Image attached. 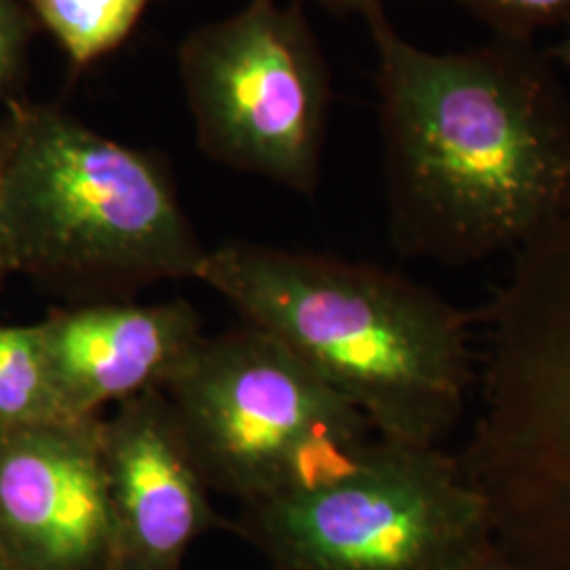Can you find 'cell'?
<instances>
[{
    "mask_svg": "<svg viewBox=\"0 0 570 570\" xmlns=\"http://www.w3.org/2000/svg\"><path fill=\"white\" fill-rule=\"evenodd\" d=\"M364 21L400 254L449 266L513 256L569 214L570 100L546 51L494 37L433 53L385 7Z\"/></svg>",
    "mask_w": 570,
    "mask_h": 570,
    "instance_id": "1",
    "label": "cell"
},
{
    "mask_svg": "<svg viewBox=\"0 0 570 570\" xmlns=\"http://www.w3.org/2000/svg\"><path fill=\"white\" fill-rule=\"evenodd\" d=\"M197 282L273 336L387 442L442 446L478 374L473 317L404 275L334 254L226 242Z\"/></svg>",
    "mask_w": 570,
    "mask_h": 570,
    "instance_id": "2",
    "label": "cell"
},
{
    "mask_svg": "<svg viewBox=\"0 0 570 570\" xmlns=\"http://www.w3.org/2000/svg\"><path fill=\"white\" fill-rule=\"evenodd\" d=\"M0 216L7 263L79 305L197 279L207 254L159 153L53 108L13 117L0 148Z\"/></svg>",
    "mask_w": 570,
    "mask_h": 570,
    "instance_id": "3",
    "label": "cell"
},
{
    "mask_svg": "<svg viewBox=\"0 0 570 570\" xmlns=\"http://www.w3.org/2000/svg\"><path fill=\"white\" fill-rule=\"evenodd\" d=\"M478 324L475 412L456 456L497 550L570 570V212L511 256Z\"/></svg>",
    "mask_w": 570,
    "mask_h": 570,
    "instance_id": "4",
    "label": "cell"
},
{
    "mask_svg": "<svg viewBox=\"0 0 570 570\" xmlns=\"http://www.w3.org/2000/svg\"><path fill=\"white\" fill-rule=\"evenodd\" d=\"M161 391L209 490L242 505L322 487L379 438L360 410L247 324L204 334Z\"/></svg>",
    "mask_w": 570,
    "mask_h": 570,
    "instance_id": "5",
    "label": "cell"
},
{
    "mask_svg": "<svg viewBox=\"0 0 570 570\" xmlns=\"http://www.w3.org/2000/svg\"><path fill=\"white\" fill-rule=\"evenodd\" d=\"M235 529L271 570H468L497 548L456 454L381 438L322 487L242 505Z\"/></svg>",
    "mask_w": 570,
    "mask_h": 570,
    "instance_id": "6",
    "label": "cell"
},
{
    "mask_svg": "<svg viewBox=\"0 0 570 570\" xmlns=\"http://www.w3.org/2000/svg\"><path fill=\"white\" fill-rule=\"evenodd\" d=\"M178 75L207 159L315 195L332 75L305 0H247L190 30L178 47Z\"/></svg>",
    "mask_w": 570,
    "mask_h": 570,
    "instance_id": "7",
    "label": "cell"
},
{
    "mask_svg": "<svg viewBox=\"0 0 570 570\" xmlns=\"http://www.w3.org/2000/svg\"><path fill=\"white\" fill-rule=\"evenodd\" d=\"M0 550L20 570L110 569L100 416L0 438Z\"/></svg>",
    "mask_w": 570,
    "mask_h": 570,
    "instance_id": "8",
    "label": "cell"
},
{
    "mask_svg": "<svg viewBox=\"0 0 570 570\" xmlns=\"http://www.w3.org/2000/svg\"><path fill=\"white\" fill-rule=\"evenodd\" d=\"M112 570H183L186 551L220 524L164 391H148L102 421Z\"/></svg>",
    "mask_w": 570,
    "mask_h": 570,
    "instance_id": "9",
    "label": "cell"
},
{
    "mask_svg": "<svg viewBox=\"0 0 570 570\" xmlns=\"http://www.w3.org/2000/svg\"><path fill=\"white\" fill-rule=\"evenodd\" d=\"M39 327L72 419L100 416L108 404L164 387L204 336L199 311L184 298L85 303L58 311Z\"/></svg>",
    "mask_w": 570,
    "mask_h": 570,
    "instance_id": "10",
    "label": "cell"
},
{
    "mask_svg": "<svg viewBox=\"0 0 570 570\" xmlns=\"http://www.w3.org/2000/svg\"><path fill=\"white\" fill-rule=\"evenodd\" d=\"M72 421L61 402L41 327L0 326V438Z\"/></svg>",
    "mask_w": 570,
    "mask_h": 570,
    "instance_id": "11",
    "label": "cell"
},
{
    "mask_svg": "<svg viewBox=\"0 0 570 570\" xmlns=\"http://www.w3.org/2000/svg\"><path fill=\"white\" fill-rule=\"evenodd\" d=\"M75 68H87L131 37L153 0H28Z\"/></svg>",
    "mask_w": 570,
    "mask_h": 570,
    "instance_id": "12",
    "label": "cell"
},
{
    "mask_svg": "<svg viewBox=\"0 0 570 570\" xmlns=\"http://www.w3.org/2000/svg\"><path fill=\"white\" fill-rule=\"evenodd\" d=\"M484 21L497 39L532 41L534 32L564 26L570 20V0H461Z\"/></svg>",
    "mask_w": 570,
    "mask_h": 570,
    "instance_id": "13",
    "label": "cell"
},
{
    "mask_svg": "<svg viewBox=\"0 0 570 570\" xmlns=\"http://www.w3.org/2000/svg\"><path fill=\"white\" fill-rule=\"evenodd\" d=\"M26 45V21L13 0H0V91H4L18 68Z\"/></svg>",
    "mask_w": 570,
    "mask_h": 570,
    "instance_id": "14",
    "label": "cell"
},
{
    "mask_svg": "<svg viewBox=\"0 0 570 570\" xmlns=\"http://www.w3.org/2000/svg\"><path fill=\"white\" fill-rule=\"evenodd\" d=\"M306 2V0H305ZM320 7L336 16H362L366 18L370 11L385 7V0H313Z\"/></svg>",
    "mask_w": 570,
    "mask_h": 570,
    "instance_id": "15",
    "label": "cell"
},
{
    "mask_svg": "<svg viewBox=\"0 0 570 570\" xmlns=\"http://www.w3.org/2000/svg\"><path fill=\"white\" fill-rule=\"evenodd\" d=\"M468 570H527L522 569V567H518L515 562H511L508 556H503L501 551L494 550L490 551L487 558H482L480 562H475L471 569Z\"/></svg>",
    "mask_w": 570,
    "mask_h": 570,
    "instance_id": "16",
    "label": "cell"
},
{
    "mask_svg": "<svg viewBox=\"0 0 570 570\" xmlns=\"http://www.w3.org/2000/svg\"><path fill=\"white\" fill-rule=\"evenodd\" d=\"M546 53H548V58H550L551 61H558V63L567 66L570 70V20L564 23V35H562V39L556 42V45H551Z\"/></svg>",
    "mask_w": 570,
    "mask_h": 570,
    "instance_id": "17",
    "label": "cell"
},
{
    "mask_svg": "<svg viewBox=\"0 0 570 570\" xmlns=\"http://www.w3.org/2000/svg\"><path fill=\"white\" fill-rule=\"evenodd\" d=\"M7 247H4V235H2V216H0V273L2 268H7Z\"/></svg>",
    "mask_w": 570,
    "mask_h": 570,
    "instance_id": "18",
    "label": "cell"
},
{
    "mask_svg": "<svg viewBox=\"0 0 570 570\" xmlns=\"http://www.w3.org/2000/svg\"><path fill=\"white\" fill-rule=\"evenodd\" d=\"M0 570H20L9 560V556L2 550H0Z\"/></svg>",
    "mask_w": 570,
    "mask_h": 570,
    "instance_id": "19",
    "label": "cell"
},
{
    "mask_svg": "<svg viewBox=\"0 0 570 570\" xmlns=\"http://www.w3.org/2000/svg\"><path fill=\"white\" fill-rule=\"evenodd\" d=\"M106 570H112V569H106Z\"/></svg>",
    "mask_w": 570,
    "mask_h": 570,
    "instance_id": "20",
    "label": "cell"
}]
</instances>
